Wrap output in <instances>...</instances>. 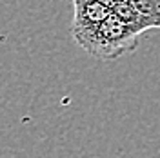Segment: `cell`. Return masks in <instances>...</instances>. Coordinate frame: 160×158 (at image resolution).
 Here are the masks:
<instances>
[{"instance_id": "6da1fadb", "label": "cell", "mask_w": 160, "mask_h": 158, "mask_svg": "<svg viewBox=\"0 0 160 158\" xmlns=\"http://www.w3.org/2000/svg\"><path fill=\"white\" fill-rule=\"evenodd\" d=\"M73 38L82 49L93 58L98 60H117L138 47L142 33L133 29L111 13L104 22L93 29L73 33Z\"/></svg>"}, {"instance_id": "3957f363", "label": "cell", "mask_w": 160, "mask_h": 158, "mask_svg": "<svg viewBox=\"0 0 160 158\" xmlns=\"http://www.w3.org/2000/svg\"><path fill=\"white\" fill-rule=\"evenodd\" d=\"M153 29H160V0H129Z\"/></svg>"}, {"instance_id": "277c9868", "label": "cell", "mask_w": 160, "mask_h": 158, "mask_svg": "<svg viewBox=\"0 0 160 158\" xmlns=\"http://www.w3.org/2000/svg\"><path fill=\"white\" fill-rule=\"evenodd\" d=\"M95 2H100V4H104L106 7H109V9H113L117 4H120L122 0H95Z\"/></svg>"}, {"instance_id": "7a4b0ae2", "label": "cell", "mask_w": 160, "mask_h": 158, "mask_svg": "<svg viewBox=\"0 0 160 158\" xmlns=\"http://www.w3.org/2000/svg\"><path fill=\"white\" fill-rule=\"evenodd\" d=\"M73 4V22H71V35L80 33V31L93 29L100 22L111 15V9L104 4L95 2V0H71Z\"/></svg>"}]
</instances>
